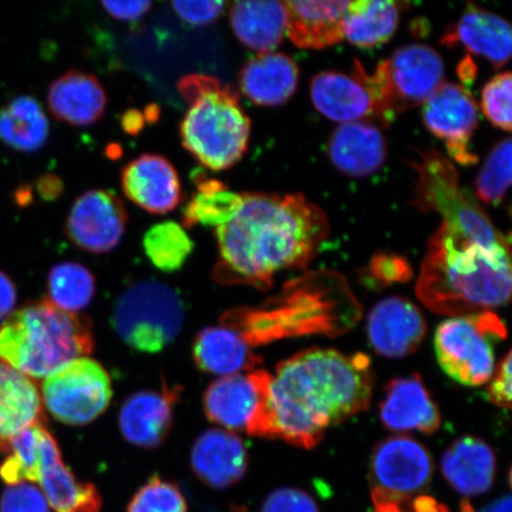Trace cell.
<instances>
[{
	"label": "cell",
	"mask_w": 512,
	"mask_h": 512,
	"mask_svg": "<svg viewBox=\"0 0 512 512\" xmlns=\"http://www.w3.org/2000/svg\"><path fill=\"white\" fill-rule=\"evenodd\" d=\"M241 197L238 213L215 229L220 260L214 279L266 291L275 274L300 270L315 258L330 232L328 216L302 194Z\"/></svg>",
	"instance_id": "cell-1"
},
{
	"label": "cell",
	"mask_w": 512,
	"mask_h": 512,
	"mask_svg": "<svg viewBox=\"0 0 512 512\" xmlns=\"http://www.w3.org/2000/svg\"><path fill=\"white\" fill-rule=\"evenodd\" d=\"M373 373L366 354L313 348L278 364L270 386V439L311 450L326 430L369 407Z\"/></svg>",
	"instance_id": "cell-2"
},
{
	"label": "cell",
	"mask_w": 512,
	"mask_h": 512,
	"mask_svg": "<svg viewBox=\"0 0 512 512\" xmlns=\"http://www.w3.org/2000/svg\"><path fill=\"white\" fill-rule=\"evenodd\" d=\"M416 294L439 315L470 316L509 303L510 243L467 238L445 223L428 242Z\"/></svg>",
	"instance_id": "cell-3"
},
{
	"label": "cell",
	"mask_w": 512,
	"mask_h": 512,
	"mask_svg": "<svg viewBox=\"0 0 512 512\" xmlns=\"http://www.w3.org/2000/svg\"><path fill=\"white\" fill-rule=\"evenodd\" d=\"M361 316L362 306L347 279L324 270L288 281L259 307L224 313L221 324L238 332L253 349L285 338L339 336L354 328Z\"/></svg>",
	"instance_id": "cell-4"
},
{
	"label": "cell",
	"mask_w": 512,
	"mask_h": 512,
	"mask_svg": "<svg viewBox=\"0 0 512 512\" xmlns=\"http://www.w3.org/2000/svg\"><path fill=\"white\" fill-rule=\"evenodd\" d=\"M93 348L89 320L49 299L24 306L0 326V361L30 379H47Z\"/></svg>",
	"instance_id": "cell-5"
},
{
	"label": "cell",
	"mask_w": 512,
	"mask_h": 512,
	"mask_svg": "<svg viewBox=\"0 0 512 512\" xmlns=\"http://www.w3.org/2000/svg\"><path fill=\"white\" fill-rule=\"evenodd\" d=\"M179 92L190 105L179 128L184 149L207 169L232 168L248 149L252 127L236 89L213 76L188 75Z\"/></svg>",
	"instance_id": "cell-6"
},
{
	"label": "cell",
	"mask_w": 512,
	"mask_h": 512,
	"mask_svg": "<svg viewBox=\"0 0 512 512\" xmlns=\"http://www.w3.org/2000/svg\"><path fill=\"white\" fill-rule=\"evenodd\" d=\"M418 174L414 204L420 210L435 211L446 226L472 240L490 245L509 242L480 208L469 192L460 185V178L450 159L438 150L421 153L412 163Z\"/></svg>",
	"instance_id": "cell-7"
},
{
	"label": "cell",
	"mask_w": 512,
	"mask_h": 512,
	"mask_svg": "<svg viewBox=\"0 0 512 512\" xmlns=\"http://www.w3.org/2000/svg\"><path fill=\"white\" fill-rule=\"evenodd\" d=\"M445 64L443 57L424 44H409L395 51L388 60L368 74L374 94L377 120L390 124L396 115L424 104L443 85Z\"/></svg>",
	"instance_id": "cell-8"
},
{
	"label": "cell",
	"mask_w": 512,
	"mask_h": 512,
	"mask_svg": "<svg viewBox=\"0 0 512 512\" xmlns=\"http://www.w3.org/2000/svg\"><path fill=\"white\" fill-rule=\"evenodd\" d=\"M184 305L174 288L143 281L123 293L114 307L113 326L121 339L140 352L162 351L184 323Z\"/></svg>",
	"instance_id": "cell-9"
},
{
	"label": "cell",
	"mask_w": 512,
	"mask_h": 512,
	"mask_svg": "<svg viewBox=\"0 0 512 512\" xmlns=\"http://www.w3.org/2000/svg\"><path fill=\"white\" fill-rule=\"evenodd\" d=\"M507 328L494 312L454 317L438 326L434 347L440 367L454 381L477 387L495 374V343Z\"/></svg>",
	"instance_id": "cell-10"
},
{
	"label": "cell",
	"mask_w": 512,
	"mask_h": 512,
	"mask_svg": "<svg viewBox=\"0 0 512 512\" xmlns=\"http://www.w3.org/2000/svg\"><path fill=\"white\" fill-rule=\"evenodd\" d=\"M41 395L56 420L69 426H85L110 405L111 377L100 363L81 357L48 376Z\"/></svg>",
	"instance_id": "cell-11"
},
{
	"label": "cell",
	"mask_w": 512,
	"mask_h": 512,
	"mask_svg": "<svg viewBox=\"0 0 512 512\" xmlns=\"http://www.w3.org/2000/svg\"><path fill=\"white\" fill-rule=\"evenodd\" d=\"M272 375L265 370L223 376L213 382L203 398L208 419L227 430L245 431L252 437L270 438L268 400Z\"/></svg>",
	"instance_id": "cell-12"
},
{
	"label": "cell",
	"mask_w": 512,
	"mask_h": 512,
	"mask_svg": "<svg viewBox=\"0 0 512 512\" xmlns=\"http://www.w3.org/2000/svg\"><path fill=\"white\" fill-rule=\"evenodd\" d=\"M434 471L431 454L407 437L383 440L370 463L373 495L389 499H413L430 485Z\"/></svg>",
	"instance_id": "cell-13"
},
{
	"label": "cell",
	"mask_w": 512,
	"mask_h": 512,
	"mask_svg": "<svg viewBox=\"0 0 512 512\" xmlns=\"http://www.w3.org/2000/svg\"><path fill=\"white\" fill-rule=\"evenodd\" d=\"M422 118L428 130L444 140L454 160L462 165L477 163L470 142L478 126V107L469 89L444 82L424 102Z\"/></svg>",
	"instance_id": "cell-14"
},
{
	"label": "cell",
	"mask_w": 512,
	"mask_h": 512,
	"mask_svg": "<svg viewBox=\"0 0 512 512\" xmlns=\"http://www.w3.org/2000/svg\"><path fill=\"white\" fill-rule=\"evenodd\" d=\"M128 221L123 201L107 190L83 192L69 211L66 234L83 251L104 254L123 239Z\"/></svg>",
	"instance_id": "cell-15"
},
{
	"label": "cell",
	"mask_w": 512,
	"mask_h": 512,
	"mask_svg": "<svg viewBox=\"0 0 512 512\" xmlns=\"http://www.w3.org/2000/svg\"><path fill=\"white\" fill-rule=\"evenodd\" d=\"M313 105L326 118L347 124L377 119L376 102L362 63L355 61L352 75L323 72L311 81Z\"/></svg>",
	"instance_id": "cell-16"
},
{
	"label": "cell",
	"mask_w": 512,
	"mask_h": 512,
	"mask_svg": "<svg viewBox=\"0 0 512 512\" xmlns=\"http://www.w3.org/2000/svg\"><path fill=\"white\" fill-rule=\"evenodd\" d=\"M371 347L384 357L402 358L413 354L426 336L421 311L405 298L390 297L374 306L368 317Z\"/></svg>",
	"instance_id": "cell-17"
},
{
	"label": "cell",
	"mask_w": 512,
	"mask_h": 512,
	"mask_svg": "<svg viewBox=\"0 0 512 512\" xmlns=\"http://www.w3.org/2000/svg\"><path fill=\"white\" fill-rule=\"evenodd\" d=\"M121 187L128 200L151 214H166L182 201L175 166L158 155H142L121 171Z\"/></svg>",
	"instance_id": "cell-18"
},
{
	"label": "cell",
	"mask_w": 512,
	"mask_h": 512,
	"mask_svg": "<svg viewBox=\"0 0 512 512\" xmlns=\"http://www.w3.org/2000/svg\"><path fill=\"white\" fill-rule=\"evenodd\" d=\"M191 467L203 484L217 490L228 489L246 475L247 448L233 432L213 428L195 441Z\"/></svg>",
	"instance_id": "cell-19"
},
{
	"label": "cell",
	"mask_w": 512,
	"mask_h": 512,
	"mask_svg": "<svg viewBox=\"0 0 512 512\" xmlns=\"http://www.w3.org/2000/svg\"><path fill=\"white\" fill-rule=\"evenodd\" d=\"M179 392L178 387L164 386L163 392L142 390L132 394L119 413L120 431L128 443L144 448L162 444L171 430Z\"/></svg>",
	"instance_id": "cell-20"
},
{
	"label": "cell",
	"mask_w": 512,
	"mask_h": 512,
	"mask_svg": "<svg viewBox=\"0 0 512 512\" xmlns=\"http://www.w3.org/2000/svg\"><path fill=\"white\" fill-rule=\"evenodd\" d=\"M38 483L55 512H100L102 499L92 483L80 482L63 463L56 440L49 431L42 443L41 473Z\"/></svg>",
	"instance_id": "cell-21"
},
{
	"label": "cell",
	"mask_w": 512,
	"mask_h": 512,
	"mask_svg": "<svg viewBox=\"0 0 512 512\" xmlns=\"http://www.w3.org/2000/svg\"><path fill=\"white\" fill-rule=\"evenodd\" d=\"M383 425L395 432L433 433L441 424L438 406L419 375L390 382L380 406Z\"/></svg>",
	"instance_id": "cell-22"
},
{
	"label": "cell",
	"mask_w": 512,
	"mask_h": 512,
	"mask_svg": "<svg viewBox=\"0 0 512 512\" xmlns=\"http://www.w3.org/2000/svg\"><path fill=\"white\" fill-rule=\"evenodd\" d=\"M44 422L42 395L35 381L0 361V452L8 453L17 434Z\"/></svg>",
	"instance_id": "cell-23"
},
{
	"label": "cell",
	"mask_w": 512,
	"mask_h": 512,
	"mask_svg": "<svg viewBox=\"0 0 512 512\" xmlns=\"http://www.w3.org/2000/svg\"><path fill=\"white\" fill-rule=\"evenodd\" d=\"M332 164L352 177H366L382 168L387 158V142L380 128L356 121L339 125L329 143Z\"/></svg>",
	"instance_id": "cell-24"
},
{
	"label": "cell",
	"mask_w": 512,
	"mask_h": 512,
	"mask_svg": "<svg viewBox=\"0 0 512 512\" xmlns=\"http://www.w3.org/2000/svg\"><path fill=\"white\" fill-rule=\"evenodd\" d=\"M286 34L300 49L320 50L344 40L343 21L349 2H284Z\"/></svg>",
	"instance_id": "cell-25"
},
{
	"label": "cell",
	"mask_w": 512,
	"mask_h": 512,
	"mask_svg": "<svg viewBox=\"0 0 512 512\" xmlns=\"http://www.w3.org/2000/svg\"><path fill=\"white\" fill-rule=\"evenodd\" d=\"M48 105L56 119L73 126H89L102 118L107 94L94 75L69 70L50 83Z\"/></svg>",
	"instance_id": "cell-26"
},
{
	"label": "cell",
	"mask_w": 512,
	"mask_h": 512,
	"mask_svg": "<svg viewBox=\"0 0 512 512\" xmlns=\"http://www.w3.org/2000/svg\"><path fill=\"white\" fill-rule=\"evenodd\" d=\"M441 471L458 494L466 497L486 494L495 483V452L483 440L460 438L444 453Z\"/></svg>",
	"instance_id": "cell-27"
},
{
	"label": "cell",
	"mask_w": 512,
	"mask_h": 512,
	"mask_svg": "<svg viewBox=\"0 0 512 512\" xmlns=\"http://www.w3.org/2000/svg\"><path fill=\"white\" fill-rule=\"evenodd\" d=\"M443 42L462 43L472 54L485 57L498 69L510 60L512 32L504 18L469 4L456 27L447 32Z\"/></svg>",
	"instance_id": "cell-28"
},
{
	"label": "cell",
	"mask_w": 512,
	"mask_h": 512,
	"mask_svg": "<svg viewBox=\"0 0 512 512\" xmlns=\"http://www.w3.org/2000/svg\"><path fill=\"white\" fill-rule=\"evenodd\" d=\"M299 69L290 56L281 53L259 54L249 60L240 73V88L259 106H280L296 93Z\"/></svg>",
	"instance_id": "cell-29"
},
{
	"label": "cell",
	"mask_w": 512,
	"mask_h": 512,
	"mask_svg": "<svg viewBox=\"0 0 512 512\" xmlns=\"http://www.w3.org/2000/svg\"><path fill=\"white\" fill-rule=\"evenodd\" d=\"M197 367L204 373L229 376L253 371L262 363L261 357L226 325L209 326L198 332L192 345Z\"/></svg>",
	"instance_id": "cell-30"
},
{
	"label": "cell",
	"mask_w": 512,
	"mask_h": 512,
	"mask_svg": "<svg viewBox=\"0 0 512 512\" xmlns=\"http://www.w3.org/2000/svg\"><path fill=\"white\" fill-rule=\"evenodd\" d=\"M284 2H236L230 9V24L236 37L259 54L272 53L286 35Z\"/></svg>",
	"instance_id": "cell-31"
},
{
	"label": "cell",
	"mask_w": 512,
	"mask_h": 512,
	"mask_svg": "<svg viewBox=\"0 0 512 512\" xmlns=\"http://www.w3.org/2000/svg\"><path fill=\"white\" fill-rule=\"evenodd\" d=\"M399 4L393 0H356L349 2L344 16V38L360 48L386 43L398 29Z\"/></svg>",
	"instance_id": "cell-32"
},
{
	"label": "cell",
	"mask_w": 512,
	"mask_h": 512,
	"mask_svg": "<svg viewBox=\"0 0 512 512\" xmlns=\"http://www.w3.org/2000/svg\"><path fill=\"white\" fill-rule=\"evenodd\" d=\"M48 138L49 120L34 96H17L0 110V140L12 150L35 152Z\"/></svg>",
	"instance_id": "cell-33"
},
{
	"label": "cell",
	"mask_w": 512,
	"mask_h": 512,
	"mask_svg": "<svg viewBox=\"0 0 512 512\" xmlns=\"http://www.w3.org/2000/svg\"><path fill=\"white\" fill-rule=\"evenodd\" d=\"M195 181L197 192L183 211V226L202 224L217 228L232 220L241 206V194L230 191L217 179L198 176Z\"/></svg>",
	"instance_id": "cell-34"
},
{
	"label": "cell",
	"mask_w": 512,
	"mask_h": 512,
	"mask_svg": "<svg viewBox=\"0 0 512 512\" xmlns=\"http://www.w3.org/2000/svg\"><path fill=\"white\" fill-rule=\"evenodd\" d=\"M95 287L92 272L78 262H62L49 273V300L63 311L86 309L94 298Z\"/></svg>",
	"instance_id": "cell-35"
},
{
	"label": "cell",
	"mask_w": 512,
	"mask_h": 512,
	"mask_svg": "<svg viewBox=\"0 0 512 512\" xmlns=\"http://www.w3.org/2000/svg\"><path fill=\"white\" fill-rule=\"evenodd\" d=\"M44 425H35L12 439L9 456L0 465V478L6 484L38 483L42 463V443L47 432Z\"/></svg>",
	"instance_id": "cell-36"
},
{
	"label": "cell",
	"mask_w": 512,
	"mask_h": 512,
	"mask_svg": "<svg viewBox=\"0 0 512 512\" xmlns=\"http://www.w3.org/2000/svg\"><path fill=\"white\" fill-rule=\"evenodd\" d=\"M143 245L153 266L169 273L178 271L195 247L181 224L172 221L155 224L147 230Z\"/></svg>",
	"instance_id": "cell-37"
},
{
	"label": "cell",
	"mask_w": 512,
	"mask_h": 512,
	"mask_svg": "<svg viewBox=\"0 0 512 512\" xmlns=\"http://www.w3.org/2000/svg\"><path fill=\"white\" fill-rule=\"evenodd\" d=\"M511 184V139L498 143L490 152L476 179V194L489 206H498Z\"/></svg>",
	"instance_id": "cell-38"
},
{
	"label": "cell",
	"mask_w": 512,
	"mask_h": 512,
	"mask_svg": "<svg viewBox=\"0 0 512 512\" xmlns=\"http://www.w3.org/2000/svg\"><path fill=\"white\" fill-rule=\"evenodd\" d=\"M127 512H188V504L177 484L155 476L132 497Z\"/></svg>",
	"instance_id": "cell-39"
},
{
	"label": "cell",
	"mask_w": 512,
	"mask_h": 512,
	"mask_svg": "<svg viewBox=\"0 0 512 512\" xmlns=\"http://www.w3.org/2000/svg\"><path fill=\"white\" fill-rule=\"evenodd\" d=\"M511 74H499L482 91V111L492 124L511 132Z\"/></svg>",
	"instance_id": "cell-40"
},
{
	"label": "cell",
	"mask_w": 512,
	"mask_h": 512,
	"mask_svg": "<svg viewBox=\"0 0 512 512\" xmlns=\"http://www.w3.org/2000/svg\"><path fill=\"white\" fill-rule=\"evenodd\" d=\"M0 512H50L43 492L30 483L11 485L0 497Z\"/></svg>",
	"instance_id": "cell-41"
},
{
	"label": "cell",
	"mask_w": 512,
	"mask_h": 512,
	"mask_svg": "<svg viewBox=\"0 0 512 512\" xmlns=\"http://www.w3.org/2000/svg\"><path fill=\"white\" fill-rule=\"evenodd\" d=\"M260 512H319V508L306 491L280 488L267 496Z\"/></svg>",
	"instance_id": "cell-42"
},
{
	"label": "cell",
	"mask_w": 512,
	"mask_h": 512,
	"mask_svg": "<svg viewBox=\"0 0 512 512\" xmlns=\"http://www.w3.org/2000/svg\"><path fill=\"white\" fill-rule=\"evenodd\" d=\"M370 274L381 285L406 283L413 272L406 259L398 255H376L370 264Z\"/></svg>",
	"instance_id": "cell-43"
},
{
	"label": "cell",
	"mask_w": 512,
	"mask_h": 512,
	"mask_svg": "<svg viewBox=\"0 0 512 512\" xmlns=\"http://www.w3.org/2000/svg\"><path fill=\"white\" fill-rule=\"evenodd\" d=\"M223 2H174L172 9L179 18L191 25L204 27L216 21L222 14Z\"/></svg>",
	"instance_id": "cell-44"
},
{
	"label": "cell",
	"mask_w": 512,
	"mask_h": 512,
	"mask_svg": "<svg viewBox=\"0 0 512 512\" xmlns=\"http://www.w3.org/2000/svg\"><path fill=\"white\" fill-rule=\"evenodd\" d=\"M373 497L375 512H448L443 504L428 496H418L413 499H389L381 496Z\"/></svg>",
	"instance_id": "cell-45"
},
{
	"label": "cell",
	"mask_w": 512,
	"mask_h": 512,
	"mask_svg": "<svg viewBox=\"0 0 512 512\" xmlns=\"http://www.w3.org/2000/svg\"><path fill=\"white\" fill-rule=\"evenodd\" d=\"M488 399L494 405L511 408V352L499 364L498 370L488 388Z\"/></svg>",
	"instance_id": "cell-46"
},
{
	"label": "cell",
	"mask_w": 512,
	"mask_h": 512,
	"mask_svg": "<svg viewBox=\"0 0 512 512\" xmlns=\"http://www.w3.org/2000/svg\"><path fill=\"white\" fill-rule=\"evenodd\" d=\"M105 10L118 21L134 22L144 17L152 8L147 0L139 2H102Z\"/></svg>",
	"instance_id": "cell-47"
},
{
	"label": "cell",
	"mask_w": 512,
	"mask_h": 512,
	"mask_svg": "<svg viewBox=\"0 0 512 512\" xmlns=\"http://www.w3.org/2000/svg\"><path fill=\"white\" fill-rule=\"evenodd\" d=\"M17 302V290L8 275L0 271V322L14 311Z\"/></svg>",
	"instance_id": "cell-48"
},
{
	"label": "cell",
	"mask_w": 512,
	"mask_h": 512,
	"mask_svg": "<svg viewBox=\"0 0 512 512\" xmlns=\"http://www.w3.org/2000/svg\"><path fill=\"white\" fill-rule=\"evenodd\" d=\"M37 188L44 200L51 201L62 194L63 183L59 177L46 175L40 178Z\"/></svg>",
	"instance_id": "cell-49"
},
{
	"label": "cell",
	"mask_w": 512,
	"mask_h": 512,
	"mask_svg": "<svg viewBox=\"0 0 512 512\" xmlns=\"http://www.w3.org/2000/svg\"><path fill=\"white\" fill-rule=\"evenodd\" d=\"M124 131L131 136H137L143 131L145 125L144 114L138 110H130L125 112L123 119H121Z\"/></svg>",
	"instance_id": "cell-50"
},
{
	"label": "cell",
	"mask_w": 512,
	"mask_h": 512,
	"mask_svg": "<svg viewBox=\"0 0 512 512\" xmlns=\"http://www.w3.org/2000/svg\"><path fill=\"white\" fill-rule=\"evenodd\" d=\"M511 497L504 496L501 498H498L497 501L492 502L488 505V507L484 508L483 510H480L478 512H511ZM462 512H476L472 509L471 505L469 503H465L463 505Z\"/></svg>",
	"instance_id": "cell-51"
},
{
	"label": "cell",
	"mask_w": 512,
	"mask_h": 512,
	"mask_svg": "<svg viewBox=\"0 0 512 512\" xmlns=\"http://www.w3.org/2000/svg\"><path fill=\"white\" fill-rule=\"evenodd\" d=\"M232 512H247V510L245 508H242V507H234L232 509Z\"/></svg>",
	"instance_id": "cell-52"
}]
</instances>
